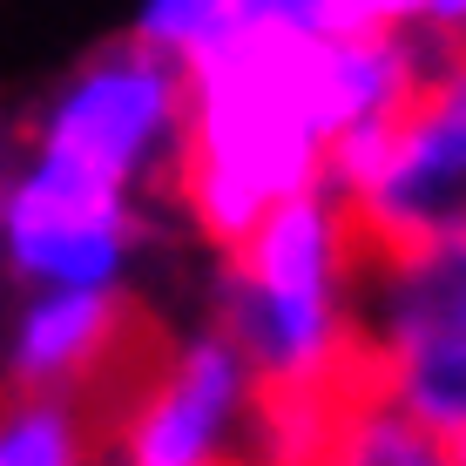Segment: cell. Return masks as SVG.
I'll use <instances>...</instances> for the list:
<instances>
[{"label":"cell","mask_w":466,"mask_h":466,"mask_svg":"<svg viewBox=\"0 0 466 466\" xmlns=\"http://www.w3.org/2000/svg\"><path fill=\"white\" fill-rule=\"evenodd\" d=\"M432 41L406 27L304 35L237 27L183 68V136L169 189L189 230L230 250L257 217L331 183V156L379 128L426 75Z\"/></svg>","instance_id":"1"},{"label":"cell","mask_w":466,"mask_h":466,"mask_svg":"<svg viewBox=\"0 0 466 466\" xmlns=\"http://www.w3.org/2000/svg\"><path fill=\"white\" fill-rule=\"evenodd\" d=\"M217 257V331L250 359L264 399L318 392L365 359V237L331 183L278 203Z\"/></svg>","instance_id":"2"},{"label":"cell","mask_w":466,"mask_h":466,"mask_svg":"<svg viewBox=\"0 0 466 466\" xmlns=\"http://www.w3.org/2000/svg\"><path fill=\"white\" fill-rule=\"evenodd\" d=\"M331 189L365 250L466 223V41H440L406 102L331 156Z\"/></svg>","instance_id":"3"},{"label":"cell","mask_w":466,"mask_h":466,"mask_svg":"<svg viewBox=\"0 0 466 466\" xmlns=\"http://www.w3.org/2000/svg\"><path fill=\"white\" fill-rule=\"evenodd\" d=\"M176 136H183V68L149 41L122 35L41 95L35 122L21 128V149L142 197L149 183H169Z\"/></svg>","instance_id":"4"},{"label":"cell","mask_w":466,"mask_h":466,"mask_svg":"<svg viewBox=\"0 0 466 466\" xmlns=\"http://www.w3.org/2000/svg\"><path fill=\"white\" fill-rule=\"evenodd\" d=\"M250 359L223 331H189L142 365L102 432V466H244L257 440Z\"/></svg>","instance_id":"5"},{"label":"cell","mask_w":466,"mask_h":466,"mask_svg":"<svg viewBox=\"0 0 466 466\" xmlns=\"http://www.w3.org/2000/svg\"><path fill=\"white\" fill-rule=\"evenodd\" d=\"M149 237L142 197L55 169L14 149L0 176V264L27 291H128L136 250Z\"/></svg>","instance_id":"6"},{"label":"cell","mask_w":466,"mask_h":466,"mask_svg":"<svg viewBox=\"0 0 466 466\" xmlns=\"http://www.w3.org/2000/svg\"><path fill=\"white\" fill-rule=\"evenodd\" d=\"M257 466H460V440L426 426L372 359L318 392L257 399Z\"/></svg>","instance_id":"7"},{"label":"cell","mask_w":466,"mask_h":466,"mask_svg":"<svg viewBox=\"0 0 466 466\" xmlns=\"http://www.w3.org/2000/svg\"><path fill=\"white\" fill-rule=\"evenodd\" d=\"M149 359L156 351L136 339L128 291H27L0 339V372L14 392H82L102 406V420H116Z\"/></svg>","instance_id":"8"},{"label":"cell","mask_w":466,"mask_h":466,"mask_svg":"<svg viewBox=\"0 0 466 466\" xmlns=\"http://www.w3.org/2000/svg\"><path fill=\"white\" fill-rule=\"evenodd\" d=\"M446 339H466V223L426 230L412 244L365 250V278H359L365 359L385 365Z\"/></svg>","instance_id":"9"},{"label":"cell","mask_w":466,"mask_h":466,"mask_svg":"<svg viewBox=\"0 0 466 466\" xmlns=\"http://www.w3.org/2000/svg\"><path fill=\"white\" fill-rule=\"evenodd\" d=\"M102 406L82 392L0 399V466H102Z\"/></svg>","instance_id":"10"},{"label":"cell","mask_w":466,"mask_h":466,"mask_svg":"<svg viewBox=\"0 0 466 466\" xmlns=\"http://www.w3.org/2000/svg\"><path fill=\"white\" fill-rule=\"evenodd\" d=\"M379 379L420 412L426 426H440L446 440H466V339L420 345L406 359H385Z\"/></svg>","instance_id":"11"},{"label":"cell","mask_w":466,"mask_h":466,"mask_svg":"<svg viewBox=\"0 0 466 466\" xmlns=\"http://www.w3.org/2000/svg\"><path fill=\"white\" fill-rule=\"evenodd\" d=\"M128 35L169 55L176 68H189L197 55H210L217 41L237 35V0H142Z\"/></svg>","instance_id":"12"},{"label":"cell","mask_w":466,"mask_h":466,"mask_svg":"<svg viewBox=\"0 0 466 466\" xmlns=\"http://www.w3.org/2000/svg\"><path fill=\"white\" fill-rule=\"evenodd\" d=\"M420 35L440 41H466V0H420Z\"/></svg>","instance_id":"13"},{"label":"cell","mask_w":466,"mask_h":466,"mask_svg":"<svg viewBox=\"0 0 466 466\" xmlns=\"http://www.w3.org/2000/svg\"><path fill=\"white\" fill-rule=\"evenodd\" d=\"M244 466H257V460H244Z\"/></svg>","instance_id":"14"}]
</instances>
